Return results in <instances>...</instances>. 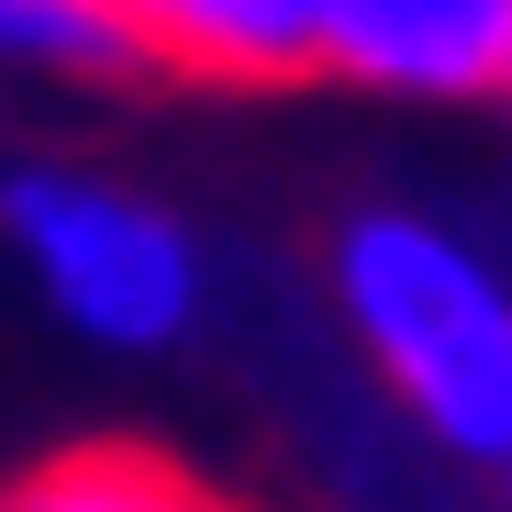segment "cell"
<instances>
[{"label":"cell","instance_id":"277c9868","mask_svg":"<svg viewBox=\"0 0 512 512\" xmlns=\"http://www.w3.org/2000/svg\"><path fill=\"white\" fill-rule=\"evenodd\" d=\"M134 56L201 90H279L312 78V0H123Z\"/></svg>","mask_w":512,"mask_h":512},{"label":"cell","instance_id":"8992f818","mask_svg":"<svg viewBox=\"0 0 512 512\" xmlns=\"http://www.w3.org/2000/svg\"><path fill=\"white\" fill-rule=\"evenodd\" d=\"M0 67L12 78H134L123 0H0Z\"/></svg>","mask_w":512,"mask_h":512},{"label":"cell","instance_id":"6da1fadb","mask_svg":"<svg viewBox=\"0 0 512 512\" xmlns=\"http://www.w3.org/2000/svg\"><path fill=\"white\" fill-rule=\"evenodd\" d=\"M323 290L368 379L446 468L512 490V268L423 201H357L323 245Z\"/></svg>","mask_w":512,"mask_h":512},{"label":"cell","instance_id":"3957f363","mask_svg":"<svg viewBox=\"0 0 512 512\" xmlns=\"http://www.w3.org/2000/svg\"><path fill=\"white\" fill-rule=\"evenodd\" d=\"M312 78L379 101H501L512 0H312Z\"/></svg>","mask_w":512,"mask_h":512},{"label":"cell","instance_id":"5b68a950","mask_svg":"<svg viewBox=\"0 0 512 512\" xmlns=\"http://www.w3.org/2000/svg\"><path fill=\"white\" fill-rule=\"evenodd\" d=\"M0 512H245V501L145 435H78V446L0 479Z\"/></svg>","mask_w":512,"mask_h":512},{"label":"cell","instance_id":"52a82bcc","mask_svg":"<svg viewBox=\"0 0 512 512\" xmlns=\"http://www.w3.org/2000/svg\"><path fill=\"white\" fill-rule=\"evenodd\" d=\"M501 112H512V90H501Z\"/></svg>","mask_w":512,"mask_h":512},{"label":"cell","instance_id":"7a4b0ae2","mask_svg":"<svg viewBox=\"0 0 512 512\" xmlns=\"http://www.w3.org/2000/svg\"><path fill=\"white\" fill-rule=\"evenodd\" d=\"M0 245L45 290L67 334H90L112 357H167L190 346L212 312V256L156 190L112 179L78 156H23L0 167Z\"/></svg>","mask_w":512,"mask_h":512}]
</instances>
